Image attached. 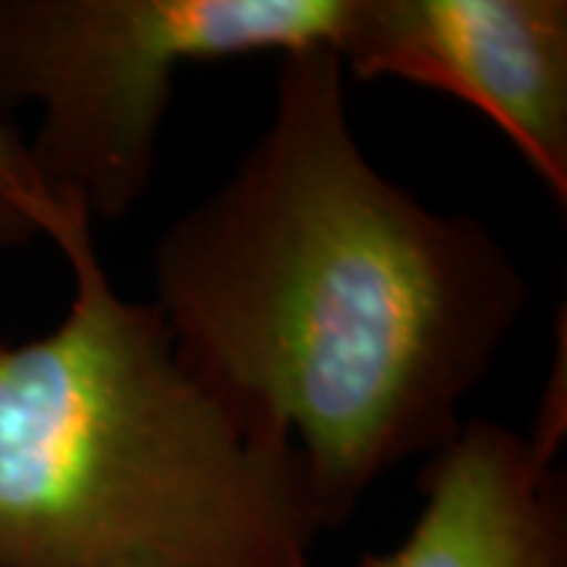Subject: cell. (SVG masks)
I'll return each instance as SVG.
<instances>
[{
    "instance_id": "1",
    "label": "cell",
    "mask_w": 567,
    "mask_h": 567,
    "mask_svg": "<svg viewBox=\"0 0 567 567\" xmlns=\"http://www.w3.org/2000/svg\"><path fill=\"white\" fill-rule=\"evenodd\" d=\"M152 287L186 369L297 447L324 529L461 432L533 300L486 221L372 164L331 51L278 58L271 117L164 227Z\"/></svg>"
},
{
    "instance_id": "2",
    "label": "cell",
    "mask_w": 567,
    "mask_h": 567,
    "mask_svg": "<svg viewBox=\"0 0 567 567\" xmlns=\"http://www.w3.org/2000/svg\"><path fill=\"white\" fill-rule=\"evenodd\" d=\"M51 244L63 319L0 341V567H316L328 529L297 447L186 369L80 205Z\"/></svg>"
},
{
    "instance_id": "3",
    "label": "cell",
    "mask_w": 567,
    "mask_h": 567,
    "mask_svg": "<svg viewBox=\"0 0 567 567\" xmlns=\"http://www.w3.org/2000/svg\"><path fill=\"white\" fill-rule=\"evenodd\" d=\"M350 0H0V117L39 107L41 181L92 224L148 196L189 63L338 51Z\"/></svg>"
},
{
    "instance_id": "4",
    "label": "cell",
    "mask_w": 567,
    "mask_h": 567,
    "mask_svg": "<svg viewBox=\"0 0 567 567\" xmlns=\"http://www.w3.org/2000/svg\"><path fill=\"white\" fill-rule=\"evenodd\" d=\"M334 58L473 107L567 205L565 0H350Z\"/></svg>"
},
{
    "instance_id": "5",
    "label": "cell",
    "mask_w": 567,
    "mask_h": 567,
    "mask_svg": "<svg viewBox=\"0 0 567 567\" xmlns=\"http://www.w3.org/2000/svg\"><path fill=\"white\" fill-rule=\"evenodd\" d=\"M423 507L401 546L363 567H567L558 457L495 420H466L420 470Z\"/></svg>"
},
{
    "instance_id": "6",
    "label": "cell",
    "mask_w": 567,
    "mask_h": 567,
    "mask_svg": "<svg viewBox=\"0 0 567 567\" xmlns=\"http://www.w3.org/2000/svg\"><path fill=\"white\" fill-rule=\"evenodd\" d=\"M70 208L44 186L25 136L0 117V249L51 244Z\"/></svg>"
}]
</instances>
